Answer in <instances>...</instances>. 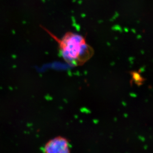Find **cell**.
I'll return each mask as SVG.
<instances>
[{"instance_id": "6da1fadb", "label": "cell", "mask_w": 153, "mask_h": 153, "mask_svg": "<svg viewBox=\"0 0 153 153\" xmlns=\"http://www.w3.org/2000/svg\"><path fill=\"white\" fill-rule=\"evenodd\" d=\"M56 41L64 61L72 67L83 65L94 55V50L87 42L84 36L74 32H68L61 38H58L42 27Z\"/></svg>"}, {"instance_id": "7a4b0ae2", "label": "cell", "mask_w": 153, "mask_h": 153, "mask_svg": "<svg viewBox=\"0 0 153 153\" xmlns=\"http://www.w3.org/2000/svg\"><path fill=\"white\" fill-rule=\"evenodd\" d=\"M71 149L69 141L65 137L58 136L48 142L43 150L47 153H68Z\"/></svg>"}, {"instance_id": "3957f363", "label": "cell", "mask_w": 153, "mask_h": 153, "mask_svg": "<svg viewBox=\"0 0 153 153\" xmlns=\"http://www.w3.org/2000/svg\"><path fill=\"white\" fill-rule=\"evenodd\" d=\"M132 78H133V81L134 82L137 83V84H141V83L143 81V79L141 75L140 74L137 73V72H133V74H132Z\"/></svg>"}]
</instances>
